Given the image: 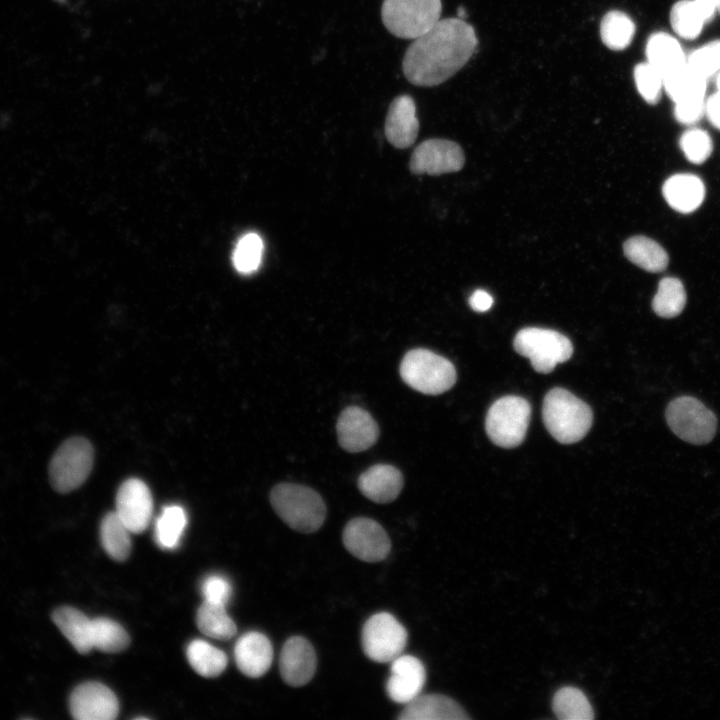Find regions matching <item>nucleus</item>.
Wrapping results in <instances>:
<instances>
[{
    "label": "nucleus",
    "mask_w": 720,
    "mask_h": 720,
    "mask_svg": "<svg viewBox=\"0 0 720 720\" xmlns=\"http://www.w3.org/2000/svg\"><path fill=\"white\" fill-rule=\"evenodd\" d=\"M116 514L131 533L147 529L153 512V499L149 487L138 478H129L116 494Z\"/></svg>",
    "instance_id": "ddd939ff"
},
{
    "label": "nucleus",
    "mask_w": 720,
    "mask_h": 720,
    "mask_svg": "<svg viewBox=\"0 0 720 720\" xmlns=\"http://www.w3.org/2000/svg\"><path fill=\"white\" fill-rule=\"evenodd\" d=\"M463 165V150L457 143L446 139H428L413 151L409 168L417 175H438L459 171Z\"/></svg>",
    "instance_id": "f8f14e48"
},
{
    "label": "nucleus",
    "mask_w": 720,
    "mask_h": 720,
    "mask_svg": "<svg viewBox=\"0 0 720 720\" xmlns=\"http://www.w3.org/2000/svg\"><path fill=\"white\" fill-rule=\"evenodd\" d=\"M531 415L529 402L514 395L496 400L489 408L485 429L490 440L503 448H514L525 439Z\"/></svg>",
    "instance_id": "6e6552de"
},
{
    "label": "nucleus",
    "mask_w": 720,
    "mask_h": 720,
    "mask_svg": "<svg viewBox=\"0 0 720 720\" xmlns=\"http://www.w3.org/2000/svg\"><path fill=\"white\" fill-rule=\"evenodd\" d=\"M464 17H466V11L463 7H460L458 9V18L463 19Z\"/></svg>",
    "instance_id": "a18cd8bd"
},
{
    "label": "nucleus",
    "mask_w": 720,
    "mask_h": 720,
    "mask_svg": "<svg viewBox=\"0 0 720 720\" xmlns=\"http://www.w3.org/2000/svg\"><path fill=\"white\" fill-rule=\"evenodd\" d=\"M686 304V292L682 282L674 277L663 278L652 300L653 311L662 318H674L681 314Z\"/></svg>",
    "instance_id": "473e14b6"
},
{
    "label": "nucleus",
    "mask_w": 720,
    "mask_h": 720,
    "mask_svg": "<svg viewBox=\"0 0 720 720\" xmlns=\"http://www.w3.org/2000/svg\"><path fill=\"white\" fill-rule=\"evenodd\" d=\"M474 28L464 19H440L408 46L402 60L405 78L419 87H434L456 74L477 47Z\"/></svg>",
    "instance_id": "f257e3e1"
},
{
    "label": "nucleus",
    "mask_w": 720,
    "mask_h": 720,
    "mask_svg": "<svg viewBox=\"0 0 720 720\" xmlns=\"http://www.w3.org/2000/svg\"><path fill=\"white\" fill-rule=\"evenodd\" d=\"M635 34L633 20L624 12L612 10L601 21L600 36L606 47L612 50L627 48Z\"/></svg>",
    "instance_id": "7c9ffc66"
},
{
    "label": "nucleus",
    "mask_w": 720,
    "mask_h": 720,
    "mask_svg": "<svg viewBox=\"0 0 720 720\" xmlns=\"http://www.w3.org/2000/svg\"><path fill=\"white\" fill-rule=\"evenodd\" d=\"M470 717L453 699L442 694L418 695L405 705L401 720H465Z\"/></svg>",
    "instance_id": "412c9836"
},
{
    "label": "nucleus",
    "mask_w": 720,
    "mask_h": 720,
    "mask_svg": "<svg viewBox=\"0 0 720 720\" xmlns=\"http://www.w3.org/2000/svg\"><path fill=\"white\" fill-rule=\"evenodd\" d=\"M663 196L674 210L684 214L691 213L702 204L705 186L698 176L676 174L665 181Z\"/></svg>",
    "instance_id": "4be33fe9"
},
{
    "label": "nucleus",
    "mask_w": 720,
    "mask_h": 720,
    "mask_svg": "<svg viewBox=\"0 0 720 720\" xmlns=\"http://www.w3.org/2000/svg\"><path fill=\"white\" fill-rule=\"evenodd\" d=\"M270 502L276 514L289 527L301 533L317 531L326 518L325 502L307 486L278 484L271 490Z\"/></svg>",
    "instance_id": "7ed1b4c3"
},
{
    "label": "nucleus",
    "mask_w": 720,
    "mask_h": 720,
    "mask_svg": "<svg viewBox=\"0 0 720 720\" xmlns=\"http://www.w3.org/2000/svg\"><path fill=\"white\" fill-rule=\"evenodd\" d=\"M385 136L390 144L404 149L411 146L418 135L419 121L416 104L408 94L395 97L389 105L385 119Z\"/></svg>",
    "instance_id": "a211bd4d"
},
{
    "label": "nucleus",
    "mask_w": 720,
    "mask_h": 720,
    "mask_svg": "<svg viewBox=\"0 0 720 720\" xmlns=\"http://www.w3.org/2000/svg\"><path fill=\"white\" fill-rule=\"evenodd\" d=\"M625 256L634 264L649 272L666 269L669 258L664 248L645 236L629 238L623 245Z\"/></svg>",
    "instance_id": "393cba45"
},
{
    "label": "nucleus",
    "mask_w": 720,
    "mask_h": 720,
    "mask_svg": "<svg viewBox=\"0 0 720 720\" xmlns=\"http://www.w3.org/2000/svg\"><path fill=\"white\" fill-rule=\"evenodd\" d=\"M670 23L680 37L692 40L701 33L705 21L692 0H681L671 9Z\"/></svg>",
    "instance_id": "f704fd0d"
},
{
    "label": "nucleus",
    "mask_w": 720,
    "mask_h": 720,
    "mask_svg": "<svg viewBox=\"0 0 720 720\" xmlns=\"http://www.w3.org/2000/svg\"><path fill=\"white\" fill-rule=\"evenodd\" d=\"M542 418L548 432L562 444L580 441L590 430L593 414L581 399L564 388L551 389L544 397Z\"/></svg>",
    "instance_id": "f03ea898"
},
{
    "label": "nucleus",
    "mask_w": 720,
    "mask_h": 720,
    "mask_svg": "<svg viewBox=\"0 0 720 720\" xmlns=\"http://www.w3.org/2000/svg\"><path fill=\"white\" fill-rule=\"evenodd\" d=\"M663 87L674 103L702 100L706 91V79L686 64L664 76Z\"/></svg>",
    "instance_id": "a878e982"
},
{
    "label": "nucleus",
    "mask_w": 720,
    "mask_h": 720,
    "mask_svg": "<svg viewBox=\"0 0 720 720\" xmlns=\"http://www.w3.org/2000/svg\"><path fill=\"white\" fill-rule=\"evenodd\" d=\"M634 80L639 94L650 104H656L661 97L663 76L650 63H639L634 68Z\"/></svg>",
    "instance_id": "e433bc0d"
},
{
    "label": "nucleus",
    "mask_w": 720,
    "mask_h": 720,
    "mask_svg": "<svg viewBox=\"0 0 720 720\" xmlns=\"http://www.w3.org/2000/svg\"><path fill=\"white\" fill-rule=\"evenodd\" d=\"M705 114L710 123L720 129V91L711 95L705 102Z\"/></svg>",
    "instance_id": "37998d69"
},
{
    "label": "nucleus",
    "mask_w": 720,
    "mask_h": 720,
    "mask_svg": "<svg viewBox=\"0 0 720 720\" xmlns=\"http://www.w3.org/2000/svg\"><path fill=\"white\" fill-rule=\"evenodd\" d=\"M317 658L311 643L302 636H292L284 643L279 668L284 682L293 687L307 684L316 671Z\"/></svg>",
    "instance_id": "f3484780"
},
{
    "label": "nucleus",
    "mask_w": 720,
    "mask_h": 720,
    "mask_svg": "<svg viewBox=\"0 0 720 720\" xmlns=\"http://www.w3.org/2000/svg\"><path fill=\"white\" fill-rule=\"evenodd\" d=\"M52 620L77 652L87 654L93 649L92 619L71 606L54 610Z\"/></svg>",
    "instance_id": "5701e85b"
},
{
    "label": "nucleus",
    "mask_w": 720,
    "mask_h": 720,
    "mask_svg": "<svg viewBox=\"0 0 720 720\" xmlns=\"http://www.w3.org/2000/svg\"><path fill=\"white\" fill-rule=\"evenodd\" d=\"M70 713L76 720H113L119 712L116 695L99 682L78 685L69 698Z\"/></svg>",
    "instance_id": "4468645a"
},
{
    "label": "nucleus",
    "mask_w": 720,
    "mask_h": 720,
    "mask_svg": "<svg viewBox=\"0 0 720 720\" xmlns=\"http://www.w3.org/2000/svg\"><path fill=\"white\" fill-rule=\"evenodd\" d=\"M196 624L204 635L218 640H228L237 631L234 621L226 612L225 605L205 600L197 610Z\"/></svg>",
    "instance_id": "cd10ccee"
},
{
    "label": "nucleus",
    "mask_w": 720,
    "mask_h": 720,
    "mask_svg": "<svg viewBox=\"0 0 720 720\" xmlns=\"http://www.w3.org/2000/svg\"><path fill=\"white\" fill-rule=\"evenodd\" d=\"M186 657L190 666L203 677H217L226 668V654L210 643L195 639L186 648Z\"/></svg>",
    "instance_id": "bb28decb"
},
{
    "label": "nucleus",
    "mask_w": 720,
    "mask_h": 720,
    "mask_svg": "<svg viewBox=\"0 0 720 720\" xmlns=\"http://www.w3.org/2000/svg\"><path fill=\"white\" fill-rule=\"evenodd\" d=\"M94 449L91 442L82 436H73L61 443L53 454L48 477L52 488L61 494L79 488L93 468Z\"/></svg>",
    "instance_id": "39448f33"
},
{
    "label": "nucleus",
    "mask_w": 720,
    "mask_h": 720,
    "mask_svg": "<svg viewBox=\"0 0 720 720\" xmlns=\"http://www.w3.org/2000/svg\"><path fill=\"white\" fill-rule=\"evenodd\" d=\"M130 530L116 512L107 513L101 521L100 540L110 558L124 561L131 551Z\"/></svg>",
    "instance_id": "c85d7f7f"
},
{
    "label": "nucleus",
    "mask_w": 720,
    "mask_h": 720,
    "mask_svg": "<svg viewBox=\"0 0 720 720\" xmlns=\"http://www.w3.org/2000/svg\"><path fill=\"white\" fill-rule=\"evenodd\" d=\"M687 66L707 79L720 70V40L712 41L690 54Z\"/></svg>",
    "instance_id": "58836bf2"
},
{
    "label": "nucleus",
    "mask_w": 720,
    "mask_h": 720,
    "mask_svg": "<svg viewBox=\"0 0 720 720\" xmlns=\"http://www.w3.org/2000/svg\"><path fill=\"white\" fill-rule=\"evenodd\" d=\"M680 147L686 158L694 164L705 162L713 150L709 134L697 128L687 130L682 134Z\"/></svg>",
    "instance_id": "4c0bfd02"
},
{
    "label": "nucleus",
    "mask_w": 720,
    "mask_h": 720,
    "mask_svg": "<svg viewBox=\"0 0 720 720\" xmlns=\"http://www.w3.org/2000/svg\"><path fill=\"white\" fill-rule=\"evenodd\" d=\"M717 11L720 13V0H716Z\"/></svg>",
    "instance_id": "de8ad7c7"
},
{
    "label": "nucleus",
    "mask_w": 720,
    "mask_h": 720,
    "mask_svg": "<svg viewBox=\"0 0 720 720\" xmlns=\"http://www.w3.org/2000/svg\"><path fill=\"white\" fill-rule=\"evenodd\" d=\"M234 658L238 669L246 676H263L271 666L273 649L268 637L257 631L243 634L236 642Z\"/></svg>",
    "instance_id": "6ab92c4d"
},
{
    "label": "nucleus",
    "mask_w": 720,
    "mask_h": 720,
    "mask_svg": "<svg viewBox=\"0 0 720 720\" xmlns=\"http://www.w3.org/2000/svg\"><path fill=\"white\" fill-rule=\"evenodd\" d=\"M390 663L386 693L392 701L406 705L420 695L426 682L425 667L411 655H400Z\"/></svg>",
    "instance_id": "dca6fc26"
},
{
    "label": "nucleus",
    "mask_w": 720,
    "mask_h": 720,
    "mask_svg": "<svg viewBox=\"0 0 720 720\" xmlns=\"http://www.w3.org/2000/svg\"><path fill=\"white\" fill-rule=\"evenodd\" d=\"M407 640L405 627L387 612L372 615L362 628L363 651L369 659L378 663L391 662L400 656Z\"/></svg>",
    "instance_id": "9d476101"
},
{
    "label": "nucleus",
    "mask_w": 720,
    "mask_h": 720,
    "mask_svg": "<svg viewBox=\"0 0 720 720\" xmlns=\"http://www.w3.org/2000/svg\"><path fill=\"white\" fill-rule=\"evenodd\" d=\"M665 416L674 434L688 443L707 444L715 436V414L694 397L680 396L673 399L666 408Z\"/></svg>",
    "instance_id": "1a4fd4ad"
},
{
    "label": "nucleus",
    "mask_w": 720,
    "mask_h": 720,
    "mask_svg": "<svg viewBox=\"0 0 720 720\" xmlns=\"http://www.w3.org/2000/svg\"><path fill=\"white\" fill-rule=\"evenodd\" d=\"M187 524L185 510L179 505L163 508L155 524V540L164 549H174Z\"/></svg>",
    "instance_id": "2f4dec72"
},
{
    "label": "nucleus",
    "mask_w": 720,
    "mask_h": 720,
    "mask_svg": "<svg viewBox=\"0 0 720 720\" xmlns=\"http://www.w3.org/2000/svg\"><path fill=\"white\" fill-rule=\"evenodd\" d=\"M336 431L340 446L351 453L367 450L379 436L376 421L366 410L357 406H349L340 413Z\"/></svg>",
    "instance_id": "2eb2a0df"
},
{
    "label": "nucleus",
    "mask_w": 720,
    "mask_h": 720,
    "mask_svg": "<svg viewBox=\"0 0 720 720\" xmlns=\"http://www.w3.org/2000/svg\"><path fill=\"white\" fill-rule=\"evenodd\" d=\"M441 11V0H383L381 19L395 37L414 40L440 20Z\"/></svg>",
    "instance_id": "423d86ee"
},
{
    "label": "nucleus",
    "mask_w": 720,
    "mask_h": 720,
    "mask_svg": "<svg viewBox=\"0 0 720 720\" xmlns=\"http://www.w3.org/2000/svg\"><path fill=\"white\" fill-rule=\"evenodd\" d=\"M513 346L518 354L530 360L536 372L543 374L552 372L557 364L567 361L573 354V345L565 335L539 327L521 329Z\"/></svg>",
    "instance_id": "0eeeda50"
},
{
    "label": "nucleus",
    "mask_w": 720,
    "mask_h": 720,
    "mask_svg": "<svg viewBox=\"0 0 720 720\" xmlns=\"http://www.w3.org/2000/svg\"><path fill=\"white\" fill-rule=\"evenodd\" d=\"M647 62L664 77L686 65L680 43L664 32L652 34L646 44Z\"/></svg>",
    "instance_id": "b1692460"
},
{
    "label": "nucleus",
    "mask_w": 720,
    "mask_h": 720,
    "mask_svg": "<svg viewBox=\"0 0 720 720\" xmlns=\"http://www.w3.org/2000/svg\"><path fill=\"white\" fill-rule=\"evenodd\" d=\"M263 242L256 233H247L242 236L233 252V264L236 270L249 274L258 269L262 260Z\"/></svg>",
    "instance_id": "c9c22d12"
},
{
    "label": "nucleus",
    "mask_w": 720,
    "mask_h": 720,
    "mask_svg": "<svg viewBox=\"0 0 720 720\" xmlns=\"http://www.w3.org/2000/svg\"><path fill=\"white\" fill-rule=\"evenodd\" d=\"M705 23L712 20L717 11L716 0H692Z\"/></svg>",
    "instance_id": "c03bdc74"
},
{
    "label": "nucleus",
    "mask_w": 720,
    "mask_h": 720,
    "mask_svg": "<svg viewBox=\"0 0 720 720\" xmlns=\"http://www.w3.org/2000/svg\"><path fill=\"white\" fill-rule=\"evenodd\" d=\"M704 114V99L675 103L674 116L676 120L682 124H694L698 122Z\"/></svg>",
    "instance_id": "a19ab883"
},
{
    "label": "nucleus",
    "mask_w": 720,
    "mask_h": 720,
    "mask_svg": "<svg viewBox=\"0 0 720 720\" xmlns=\"http://www.w3.org/2000/svg\"><path fill=\"white\" fill-rule=\"evenodd\" d=\"M402 380L412 389L438 395L456 382L454 365L446 358L423 348L408 351L400 364Z\"/></svg>",
    "instance_id": "20e7f679"
},
{
    "label": "nucleus",
    "mask_w": 720,
    "mask_h": 720,
    "mask_svg": "<svg viewBox=\"0 0 720 720\" xmlns=\"http://www.w3.org/2000/svg\"><path fill=\"white\" fill-rule=\"evenodd\" d=\"M492 304V296L482 289L475 290L469 298V305L476 312H485L491 308Z\"/></svg>",
    "instance_id": "79ce46f5"
},
{
    "label": "nucleus",
    "mask_w": 720,
    "mask_h": 720,
    "mask_svg": "<svg viewBox=\"0 0 720 720\" xmlns=\"http://www.w3.org/2000/svg\"><path fill=\"white\" fill-rule=\"evenodd\" d=\"M343 544L356 558L365 562L384 560L391 542L384 528L375 520L357 517L350 520L343 531Z\"/></svg>",
    "instance_id": "9b49d317"
},
{
    "label": "nucleus",
    "mask_w": 720,
    "mask_h": 720,
    "mask_svg": "<svg viewBox=\"0 0 720 720\" xmlns=\"http://www.w3.org/2000/svg\"><path fill=\"white\" fill-rule=\"evenodd\" d=\"M552 708L561 720H591L594 718L593 708L586 695L578 688L565 686L556 691L552 700Z\"/></svg>",
    "instance_id": "c756f323"
},
{
    "label": "nucleus",
    "mask_w": 720,
    "mask_h": 720,
    "mask_svg": "<svg viewBox=\"0 0 720 720\" xmlns=\"http://www.w3.org/2000/svg\"><path fill=\"white\" fill-rule=\"evenodd\" d=\"M201 593L205 601L226 605L231 597L232 587L225 576L211 574L203 579Z\"/></svg>",
    "instance_id": "ea45409f"
},
{
    "label": "nucleus",
    "mask_w": 720,
    "mask_h": 720,
    "mask_svg": "<svg viewBox=\"0 0 720 720\" xmlns=\"http://www.w3.org/2000/svg\"><path fill=\"white\" fill-rule=\"evenodd\" d=\"M404 484L403 475L396 467L376 464L358 478L360 492L373 502L385 504L394 501Z\"/></svg>",
    "instance_id": "aec40b11"
},
{
    "label": "nucleus",
    "mask_w": 720,
    "mask_h": 720,
    "mask_svg": "<svg viewBox=\"0 0 720 720\" xmlns=\"http://www.w3.org/2000/svg\"><path fill=\"white\" fill-rule=\"evenodd\" d=\"M130 643L126 630L116 621L99 617L92 619L93 648L105 653H118Z\"/></svg>",
    "instance_id": "72a5a7b5"
},
{
    "label": "nucleus",
    "mask_w": 720,
    "mask_h": 720,
    "mask_svg": "<svg viewBox=\"0 0 720 720\" xmlns=\"http://www.w3.org/2000/svg\"><path fill=\"white\" fill-rule=\"evenodd\" d=\"M716 84H717L718 91H720V72L718 73Z\"/></svg>",
    "instance_id": "49530a36"
}]
</instances>
